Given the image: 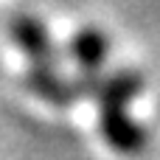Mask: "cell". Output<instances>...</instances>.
<instances>
[{
	"label": "cell",
	"mask_w": 160,
	"mask_h": 160,
	"mask_svg": "<svg viewBox=\"0 0 160 160\" xmlns=\"http://www.w3.org/2000/svg\"><path fill=\"white\" fill-rule=\"evenodd\" d=\"M146 79L135 68H121L107 76H101L98 90L93 101L98 104V129L104 141L118 152V155H141L146 149V129L132 121L127 112L129 101L143 90Z\"/></svg>",
	"instance_id": "cell-1"
},
{
	"label": "cell",
	"mask_w": 160,
	"mask_h": 160,
	"mask_svg": "<svg viewBox=\"0 0 160 160\" xmlns=\"http://www.w3.org/2000/svg\"><path fill=\"white\" fill-rule=\"evenodd\" d=\"M98 82H101V70L79 73L76 79H68L56 70V65H31L22 73V84L53 107H73L76 101L93 98L98 90Z\"/></svg>",
	"instance_id": "cell-2"
},
{
	"label": "cell",
	"mask_w": 160,
	"mask_h": 160,
	"mask_svg": "<svg viewBox=\"0 0 160 160\" xmlns=\"http://www.w3.org/2000/svg\"><path fill=\"white\" fill-rule=\"evenodd\" d=\"M8 34L14 39V45L28 56L31 65H56L59 62V51H56L45 22L37 20L34 14H17L8 22Z\"/></svg>",
	"instance_id": "cell-3"
},
{
	"label": "cell",
	"mask_w": 160,
	"mask_h": 160,
	"mask_svg": "<svg viewBox=\"0 0 160 160\" xmlns=\"http://www.w3.org/2000/svg\"><path fill=\"white\" fill-rule=\"evenodd\" d=\"M68 56L76 62L82 73H98L110 56V37L96 25H84L68 42Z\"/></svg>",
	"instance_id": "cell-4"
}]
</instances>
